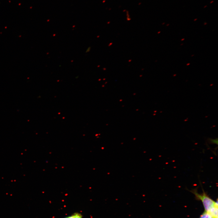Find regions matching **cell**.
<instances>
[{"label":"cell","mask_w":218,"mask_h":218,"mask_svg":"<svg viewBox=\"0 0 218 218\" xmlns=\"http://www.w3.org/2000/svg\"><path fill=\"white\" fill-rule=\"evenodd\" d=\"M203 193H199L197 192V189H195L190 191L195 196L196 198L201 200L204 206L205 211L208 212L209 210L214 206L218 207V202L214 201L210 198L205 192L203 189Z\"/></svg>","instance_id":"cell-1"},{"label":"cell","mask_w":218,"mask_h":218,"mask_svg":"<svg viewBox=\"0 0 218 218\" xmlns=\"http://www.w3.org/2000/svg\"><path fill=\"white\" fill-rule=\"evenodd\" d=\"M207 213L213 218H218V207H213Z\"/></svg>","instance_id":"cell-2"},{"label":"cell","mask_w":218,"mask_h":218,"mask_svg":"<svg viewBox=\"0 0 218 218\" xmlns=\"http://www.w3.org/2000/svg\"><path fill=\"white\" fill-rule=\"evenodd\" d=\"M82 216L81 213H75L67 217V218H82Z\"/></svg>","instance_id":"cell-3"},{"label":"cell","mask_w":218,"mask_h":218,"mask_svg":"<svg viewBox=\"0 0 218 218\" xmlns=\"http://www.w3.org/2000/svg\"><path fill=\"white\" fill-rule=\"evenodd\" d=\"M200 218H213L207 212H204L201 216Z\"/></svg>","instance_id":"cell-4"},{"label":"cell","mask_w":218,"mask_h":218,"mask_svg":"<svg viewBox=\"0 0 218 218\" xmlns=\"http://www.w3.org/2000/svg\"><path fill=\"white\" fill-rule=\"evenodd\" d=\"M67 218V217H65V218Z\"/></svg>","instance_id":"cell-5"}]
</instances>
